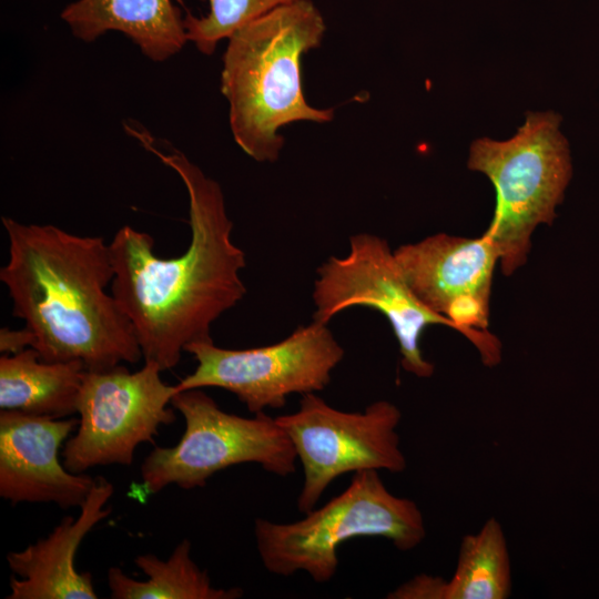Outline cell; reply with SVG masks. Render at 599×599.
Listing matches in <instances>:
<instances>
[{
	"mask_svg": "<svg viewBox=\"0 0 599 599\" xmlns=\"http://www.w3.org/2000/svg\"><path fill=\"white\" fill-rule=\"evenodd\" d=\"M126 130L179 175L189 196L191 241L180 256L159 257L154 238L131 225L120 227L109 244L111 293L144 361L163 372L179 364L187 346L213 342L212 324L246 294L240 276L246 260L231 238L233 223L220 184L181 151L162 150L143 128Z\"/></svg>",
	"mask_w": 599,
	"mask_h": 599,
	"instance_id": "1",
	"label": "cell"
},
{
	"mask_svg": "<svg viewBox=\"0 0 599 599\" xmlns=\"http://www.w3.org/2000/svg\"><path fill=\"white\" fill-rule=\"evenodd\" d=\"M1 222L9 258L0 281L42 359L80 361L89 370H103L143 357L130 319L106 292L114 270L102 236L8 216Z\"/></svg>",
	"mask_w": 599,
	"mask_h": 599,
	"instance_id": "2",
	"label": "cell"
},
{
	"mask_svg": "<svg viewBox=\"0 0 599 599\" xmlns=\"http://www.w3.org/2000/svg\"><path fill=\"white\" fill-rule=\"evenodd\" d=\"M325 22L311 0L281 6L238 28L227 40L221 89L237 145L258 162L275 161L277 130L297 121L328 122L333 109L311 106L302 90L301 58L319 45Z\"/></svg>",
	"mask_w": 599,
	"mask_h": 599,
	"instance_id": "3",
	"label": "cell"
},
{
	"mask_svg": "<svg viewBox=\"0 0 599 599\" xmlns=\"http://www.w3.org/2000/svg\"><path fill=\"white\" fill-rule=\"evenodd\" d=\"M426 532L417 504L393 495L377 470L355 473L344 491L297 521L257 518L254 522L257 552L268 572L290 577L304 571L318 583L335 576L338 548L347 540L382 537L409 551L425 540Z\"/></svg>",
	"mask_w": 599,
	"mask_h": 599,
	"instance_id": "4",
	"label": "cell"
},
{
	"mask_svg": "<svg viewBox=\"0 0 599 599\" xmlns=\"http://www.w3.org/2000/svg\"><path fill=\"white\" fill-rule=\"evenodd\" d=\"M552 111L528 112L517 133L505 141L475 140L468 169L484 173L496 192V206L484 233L494 244L501 272L526 263L531 234L551 224L571 177L570 152Z\"/></svg>",
	"mask_w": 599,
	"mask_h": 599,
	"instance_id": "5",
	"label": "cell"
},
{
	"mask_svg": "<svg viewBox=\"0 0 599 599\" xmlns=\"http://www.w3.org/2000/svg\"><path fill=\"white\" fill-rule=\"evenodd\" d=\"M171 404L184 417L185 430L174 446H155L143 460L148 494L172 484L202 488L214 474L238 464L255 463L282 477L296 470L291 439L265 412L253 417L226 413L202 388L179 392Z\"/></svg>",
	"mask_w": 599,
	"mask_h": 599,
	"instance_id": "6",
	"label": "cell"
},
{
	"mask_svg": "<svg viewBox=\"0 0 599 599\" xmlns=\"http://www.w3.org/2000/svg\"><path fill=\"white\" fill-rule=\"evenodd\" d=\"M185 352L197 365L176 384L177 393L222 388L252 414L284 407L291 394L323 390L345 355L327 324L314 319L272 345L229 349L204 342L187 346Z\"/></svg>",
	"mask_w": 599,
	"mask_h": 599,
	"instance_id": "7",
	"label": "cell"
},
{
	"mask_svg": "<svg viewBox=\"0 0 599 599\" xmlns=\"http://www.w3.org/2000/svg\"><path fill=\"white\" fill-rule=\"evenodd\" d=\"M291 439L303 468L297 509L312 510L339 476L363 470L403 473L407 467L397 427L399 408L376 400L364 412H343L315 393L304 394L300 408L275 417Z\"/></svg>",
	"mask_w": 599,
	"mask_h": 599,
	"instance_id": "8",
	"label": "cell"
},
{
	"mask_svg": "<svg viewBox=\"0 0 599 599\" xmlns=\"http://www.w3.org/2000/svg\"><path fill=\"white\" fill-rule=\"evenodd\" d=\"M161 373L151 362L136 372L123 364L84 370L79 424L62 451L68 470L82 474L97 466H129L140 444L153 443L160 427L175 420L171 403L176 385L164 383Z\"/></svg>",
	"mask_w": 599,
	"mask_h": 599,
	"instance_id": "9",
	"label": "cell"
},
{
	"mask_svg": "<svg viewBox=\"0 0 599 599\" xmlns=\"http://www.w3.org/2000/svg\"><path fill=\"white\" fill-rule=\"evenodd\" d=\"M317 272L314 321L327 324L334 315L352 306L374 308L393 328L403 368L420 378L434 374V365L424 358L419 347L423 332L435 324L457 332L459 328L416 296L386 240L368 233L353 235L347 255L329 257Z\"/></svg>",
	"mask_w": 599,
	"mask_h": 599,
	"instance_id": "10",
	"label": "cell"
},
{
	"mask_svg": "<svg viewBox=\"0 0 599 599\" xmlns=\"http://www.w3.org/2000/svg\"><path fill=\"white\" fill-rule=\"evenodd\" d=\"M394 255L416 296L459 328L478 349L484 365H498L501 343L486 329L494 270L499 262L489 237L439 233L402 245Z\"/></svg>",
	"mask_w": 599,
	"mask_h": 599,
	"instance_id": "11",
	"label": "cell"
},
{
	"mask_svg": "<svg viewBox=\"0 0 599 599\" xmlns=\"http://www.w3.org/2000/svg\"><path fill=\"white\" fill-rule=\"evenodd\" d=\"M79 419L48 418L18 412L0 413V496L19 502L81 507L95 477L68 470L60 448Z\"/></svg>",
	"mask_w": 599,
	"mask_h": 599,
	"instance_id": "12",
	"label": "cell"
},
{
	"mask_svg": "<svg viewBox=\"0 0 599 599\" xmlns=\"http://www.w3.org/2000/svg\"><path fill=\"white\" fill-rule=\"evenodd\" d=\"M113 490L108 479L95 477L77 518L64 517L45 538L7 555L13 573L7 599L98 598L91 573L75 569V554L89 531L110 515L105 505Z\"/></svg>",
	"mask_w": 599,
	"mask_h": 599,
	"instance_id": "13",
	"label": "cell"
},
{
	"mask_svg": "<svg viewBox=\"0 0 599 599\" xmlns=\"http://www.w3.org/2000/svg\"><path fill=\"white\" fill-rule=\"evenodd\" d=\"M60 17L81 41L121 32L154 62L167 60L187 42L181 10L172 0H75Z\"/></svg>",
	"mask_w": 599,
	"mask_h": 599,
	"instance_id": "14",
	"label": "cell"
},
{
	"mask_svg": "<svg viewBox=\"0 0 599 599\" xmlns=\"http://www.w3.org/2000/svg\"><path fill=\"white\" fill-rule=\"evenodd\" d=\"M85 366L80 361L48 362L32 348L0 357V409L67 418L77 414Z\"/></svg>",
	"mask_w": 599,
	"mask_h": 599,
	"instance_id": "15",
	"label": "cell"
},
{
	"mask_svg": "<svg viewBox=\"0 0 599 599\" xmlns=\"http://www.w3.org/2000/svg\"><path fill=\"white\" fill-rule=\"evenodd\" d=\"M191 541L181 540L165 560L152 554L139 555L134 562L146 577L135 580L119 567L108 570L113 599H236L240 588H215L206 570L191 557Z\"/></svg>",
	"mask_w": 599,
	"mask_h": 599,
	"instance_id": "16",
	"label": "cell"
},
{
	"mask_svg": "<svg viewBox=\"0 0 599 599\" xmlns=\"http://www.w3.org/2000/svg\"><path fill=\"white\" fill-rule=\"evenodd\" d=\"M511 586L506 536L498 519L490 517L478 532L463 537L446 599H506Z\"/></svg>",
	"mask_w": 599,
	"mask_h": 599,
	"instance_id": "17",
	"label": "cell"
},
{
	"mask_svg": "<svg viewBox=\"0 0 599 599\" xmlns=\"http://www.w3.org/2000/svg\"><path fill=\"white\" fill-rule=\"evenodd\" d=\"M209 11L202 17L186 12L183 23L187 41L204 54H212L216 44L229 39L242 26L296 0H207Z\"/></svg>",
	"mask_w": 599,
	"mask_h": 599,
	"instance_id": "18",
	"label": "cell"
},
{
	"mask_svg": "<svg viewBox=\"0 0 599 599\" xmlns=\"http://www.w3.org/2000/svg\"><path fill=\"white\" fill-rule=\"evenodd\" d=\"M447 580L419 575L397 587L387 597L393 599H446Z\"/></svg>",
	"mask_w": 599,
	"mask_h": 599,
	"instance_id": "19",
	"label": "cell"
},
{
	"mask_svg": "<svg viewBox=\"0 0 599 599\" xmlns=\"http://www.w3.org/2000/svg\"><path fill=\"white\" fill-rule=\"evenodd\" d=\"M34 337L28 328L11 329L2 327L0 329V352L2 355H13L26 348L33 347Z\"/></svg>",
	"mask_w": 599,
	"mask_h": 599,
	"instance_id": "20",
	"label": "cell"
}]
</instances>
